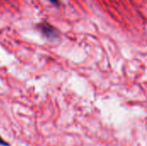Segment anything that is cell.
<instances>
[{
    "label": "cell",
    "instance_id": "obj_1",
    "mask_svg": "<svg viewBox=\"0 0 147 146\" xmlns=\"http://www.w3.org/2000/svg\"><path fill=\"white\" fill-rule=\"evenodd\" d=\"M36 28L47 38H55L57 37L56 29L47 22H41L36 25Z\"/></svg>",
    "mask_w": 147,
    "mask_h": 146
},
{
    "label": "cell",
    "instance_id": "obj_2",
    "mask_svg": "<svg viewBox=\"0 0 147 146\" xmlns=\"http://www.w3.org/2000/svg\"><path fill=\"white\" fill-rule=\"evenodd\" d=\"M52 3L55 4V5H58L59 4V0H49Z\"/></svg>",
    "mask_w": 147,
    "mask_h": 146
},
{
    "label": "cell",
    "instance_id": "obj_3",
    "mask_svg": "<svg viewBox=\"0 0 147 146\" xmlns=\"http://www.w3.org/2000/svg\"><path fill=\"white\" fill-rule=\"evenodd\" d=\"M0 145H4V146H6L7 145V143H5L1 138H0Z\"/></svg>",
    "mask_w": 147,
    "mask_h": 146
}]
</instances>
